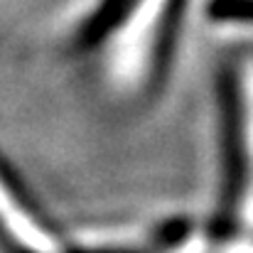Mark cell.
Here are the masks:
<instances>
[{
    "instance_id": "obj_1",
    "label": "cell",
    "mask_w": 253,
    "mask_h": 253,
    "mask_svg": "<svg viewBox=\"0 0 253 253\" xmlns=\"http://www.w3.org/2000/svg\"><path fill=\"white\" fill-rule=\"evenodd\" d=\"M246 224V148L239 64L226 62L219 77V187L209 219L214 244L234 239Z\"/></svg>"
},
{
    "instance_id": "obj_2",
    "label": "cell",
    "mask_w": 253,
    "mask_h": 253,
    "mask_svg": "<svg viewBox=\"0 0 253 253\" xmlns=\"http://www.w3.org/2000/svg\"><path fill=\"white\" fill-rule=\"evenodd\" d=\"M0 241L12 249L59 251L72 244L64 241L54 221L35 202L25 182L0 155Z\"/></svg>"
},
{
    "instance_id": "obj_3",
    "label": "cell",
    "mask_w": 253,
    "mask_h": 253,
    "mask_svg": "<svg viewBox=\"0 0 253 253\" xmlns=\"http://www.w3.org/2000/svg\"><path fill=\"white\" fill-rule=\"evenodd\" d=\"M91 236L93 241H88L86 246L93 249H174L192 236V221L184 216H174L145 229L98 231Z\"/></svg>"
},
{
    "instance_id": "obj_4",
    "label": "cell",
    "mask_w": 253,
    "mask_h": 253,
    "mask_svg": "<svg viewBox=\"0 0 253 253\" xmlns=\"http://www.w3.org/2000/svg\"><path fill=\"white\" fill-rule=\"evenodd\" d=\"M145 0H98L93 10L74 30L72 44L77 52H93L126 27Z\"/></svg>"
},
{
    "instance_id": "obj_5",
    "label": "cell",
    "mask_w": 253,
    "mask_h": 253,
    "mask_svg": "<svg viewBox=\"0 0 253 253\" xmlns=\"http://www.w3.org/2000/svg\"><path fill=\"white\" fill-rule=\"evenodd\" d=\"M239 64L241 101H244V148H246V224L253 229V54Z\"/></svg>"
},
{
    "instance_id": "obj_6",
    "label": "cell",
    "mask_w": 253,
    "mask_h": 253,
    "mask_svg": "<svg viewBox=\"0 0 253 253\" xmlns=\"http://www.w3.org/2000/svg\"><path fill=\"white\" fill-rule=\"evenodd\" d=\"M204 10L219 25H253V0H207Z\"/></svg>"
}]
</instances>
